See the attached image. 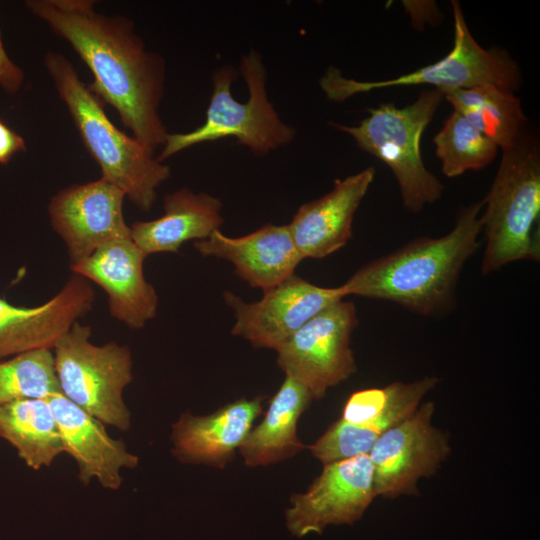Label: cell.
I'll use <instances>...</instances> for the list:
<instances>
[{"label": "cell", "instance_id": "cell-11", "mask_svg": "<svg viewBox=\"0 0 540 540\" xmlns=\"http://www.w3.org/2000/svg\"><path fill=\"white\" fill-rule=\"evenodd\" d=\"M433 401L421 403L388 429L368 452L376 497L418 495V481L436 473L450 455L448 435L435 427Z\"/></svg>", "mask_w": 540, "mask_h": 540}, {"label": "cell", "instance_id": "cell-5", "mask_svg": "<svg viewBox=\"0 0 540 540\" xmlns=\"http://www.w3.org/2000/svg\"><path fill=\"white\" fill-rule=\"evenodd\" d=\"M249 97L237 101L231 91L238 77L233 66H221L212 73V94L206 119L196 129L185 133H168L157 159L161 162L191 146L234 137L237 143L257 155L291 143L296 130L283 122L266 92L267 73L260 53L250 51L240 66Z\"/></svg>", "mask_w": 540, "mask_h": 540}, {"label": "cell", "instance_id": "cell-15", "mask_svg": "<svg viewBox=\"0 0 540 540\" xmlns=\"http://www.w3.org/2000/svg\"><path fill=\"white\" fill-rule=\"evenodd\" d=\"M146 257L131 237L120 238L103 244L70 268L104 290L114 319L141 329L156 316L159 303L156 290L144 276Z\"/></svg>", "mask_w": 540, "mask_h": 540}, {"label": "cell", "instance_id": "cell-1", "mask_svg": "<svg viewBox=\"0 0 540 540\" xmlns=\"http://www.w3.org/2000/svg\"><path fill=\"white\" fill-rule=\"evenodd\" d=\"M26 6L80 56L94 77L88 88L118 112L133 137L153 152L163 146L165 60L146 49L133 22L98 12L91 0H29Z\"/></svg>", "mask_w": 540, "mask_h": 540}, {"label": "cell", "instance_id": "cell-4", "mask_svg": "<svg viewBox=\"0 0 540 540\" xmlns=\"http://www.w3.org/2000/svg\"><path fill=\"white\" fill-rule=\"evenodd\" d=\"M482 210V274L516 261L540 260V149L528 131L502 151Z\"/></svg>", "mask_w": 540, "mask_h": 540}, {"label": "cell", "instance_id": "cell-25", "mask_svg": "<svg viewBox=\"0 0 540 540\" xmlns=\"http://www.w3.org/2000/svg\"><path fill=\"white\" fill-rule=\"evenodd\" d=\"M433 143L442 173L449 178L486 167L494 160L499 149L456 111L444 121Z\"/></svg>", "mask_w": 540, "mask_h": 540}, {"label": "cell", "instance_id": "cell-2", "mask_svg": "<svg viewBox=\"0 0 540 540\" xmlns=\"http://www.w3.org/2000/svg\"><path fill=\"white\" fill-rule=\"evenodd\" d=\"M482 209L483 200L463 206L447 234L414 238L364 264L340 285L343 296L392 302L422 316L447 312L461 271L479 247Z\"/></svg>", "mask_w": 540, "mask_h": 540}, {"label": "cell", "instance_id": "cell-19", "mask_svg": "<svg viewBox=\"0 0 540 540\" xmlns=\"http://www.w3.org/2000/svg\"><path fill=\"white\" fill-rule=\"evenodd\" d=\"M194 245L203 256L231 262L239 278L263 292L293 276L303 260L287 225L268 223L240 237H229L216 230Z\"/></svg>", "mask_w": 540, "mask_h": 540}, {"label": "cell", "instance_id": "cell-28", "mask_svg": "<svg viewBox=\"0 0 540 540\" xmlns=\"http://www.w3.org/2000/svg\"><path fill=\"white\" fill-rule=\"evenodd\" d=\"M24 149L22 137L0 121V163L8 162L15 152Z\"/></svg>", "mask_w": 540, "mask_h": 540}, {"label": "cell", "instance_id": "cell-27", "mask_svg": "<svg viewBox=\"0 0 540 540\" xmlns=\"http://www.w3.org/2000/svg\"><path fill=\"white\" fill-rule=\"evenodd\" d=\"M22 70L8 57L0 35V86L9 93L19 90L23 82Z\"/></svg>", "mask_w": 540, "mask_h": 540}, {"label": "cell", "instance_id": "cell-13", "mask_svg": "<svg viewBox=\"0 0 540 540\" xmlns=\"http://www.w3.org/2000/svg\"><path fill=\"white\" fill-rule=\"evenodd\" d=\"M223 296L234 312L232 334L275 351L316 314L345 298L340 286H318L295 274L255 302H244L232 292Z\"/></svg>", "mask_w": 540, "mask_h": 540}, {"label": "cell", "instance_id": "cell-3", "mask_svg": "<svg viewBox=\"0 0 540 540\" xmlns=\"http://www.w3.org/2000/svg\"><path fill=\"white\" fill-rule=\"evenodd\" d=\"M45 65L101 177L120 188L140 210H151L158 187L170 177V167L110 121L101 100L65 56L48 52Z\"/></svg>", "mask_w": 540, "mask_h": 540}, {"label": "cell", "instance_id": "cell-16", "mask_svg": "<svg viewBox=\"0 0 540 540\" xmlns=\"http://www.w3.org/2000/svg\"><path fill=\"white\" fill-rule=\"evenodd\" d=\"M94 301L89 281L77 274L51 299L35 307L15 306L0 297V360L53 349L72 325L92 310Z\"/></svg>", "mask_w": 540, "mask_h": 540}, {"label": "cell", "instance_id": "cell-22", "mask_svg": "<svg viewBox=\"0 0 540 540\" xmlns=\"http://www.w3.org/2000/svg\"><path fill=\"white\" fill-rule=\"evenodd\" d=\"M312 400L304 385L286 376L272 397L263 420L249 431L239 447L245 464L266 466L300 452L304 445L297 435V423Z\"/></svg>", "mask_w": 540, "mask_h": 540}, {"label": "cell", "instance_id": "cell-21", "mask_svg": "<svg viewBox=\"0 0 540 540\" xmlns=\"http://www.w3.org/2000/svg\"><path fill=\"white\" fill-rule=\"evenodd\" d=\"M222 207L215 196L181 188L164 196L162 216L133 223L130 237L146 256L176 253L185 242L205 240L220 230Z\"/></svg>", "mask_w": 540, "mask_h": 540}, {"label": "cell", "instance_id": "cell-26", "mask_svg": "<svg viewBox=\"0 0 540 540\" xmlns=\"http://www.w3.org/2000/svg\"><path fill=\"white\" fill-rule=\"evenodd\" d=\"M61 393L52 349H39L0 360V406Z\"/></svg>", "mask_w": 540, "mask_h": 540}, {"label": "cell", "instance_id": "cell-20", "mask_svg": "<svg viewBox=\"0 0 540 540\" xmlns=\"http://www.w3.org/2000/svg\"><path fill=\"white\" fill-rule=\"evenodd\" d=\"M263 398H242L208 415L183 413L172 424V454L182 463L204 464L223 469L241 446Z\"/></svg>", "mask_w": 540, "mask_h": 540}, {"label": "cell", "instance_id": "cell-17", "mask_svg": "<svg viewBox=\"0 0 540 540\" xmlns=\"http://www.w3.org/2000/svg\"><path fill=\"white\" fill-rule=\"evenodd\" d=\"M46 399L59 428L63 452L77 463L79 481L88 486L96 480L105 489L118 490L123 482L121 471L135 468L138 456L128 451L124 441L111 437L106 425L61 393Z\"/></svg>", "mask_w": 540, "mask_h": 540}, {"label": "cell", "instance_id": "cell-18", "mask_svg": "<svg viewBox=\"0 0 540 540\" xmlns=\"http://www.w3.org/2000/svg\"><path fill=\"white\" fill-rule=\"evenodd\" d=\"M375 177L367 167L343 179L322 197L302 204L287 225L301 258H324L352 237L355 213Z\"/></svg>", "mask_w": 540, "mask_h": 540}, {"label": "cell", "instance_id": "cell-23", "mask_svg": "<svg viewBox=\"0 0 540 540\" xmlns=\"http://www.w3.org/2000/svg\"><path fill=\"white\" fill-rule=\"evenodd\" d=\"M441 92L454 111L464 116L502 151L514 147L527 131L521 100L512 91L484 84Z\"/></svg>", "mask_w": 540, "mask_h": 540}, {"label": "cell", "instance_id": "cell-7", "mask_svg": "<svg viewBox=\"0 0 540 540\" xmlns=\"http://www.w3.org/2000/svg\"><path fill=\"white\" fill-rule=\"evenodd\" d=\"M451 7L454 42L446 56L410 73L378 81L348 78L338 68L329 67L319 80L326 97L330 101L343 102L373 90L424 84L440 91L489 84L515 93L521 85L517 63L502 49L483 48L471 34L460 3L452 0Z\"/></svg>", "mask_w": 540, "mask_h": 540}, {"label": "cell", "instance_id": "cell-6", "mask_svg": "<svg viewBox=\"0 0 540 540\" xmlns=\"http://www.w3.org/2000/svg\"><path fill=\"white\" fill-rule=\"evenodd\" d=\"M443 100L440 90L426 89L404 107L385 103L367 109L368 116L357 125L329 123L389 167L403 206L413 214L437 202L444 191L442 182L426 168L420 150L422 135Z\"/></svg>", "mask_w": 540, "mask_h": 540}, {"label": "cell", "instance_id": "cell-10", "mask_svg": "<svg viewBox=\"0 0 540 540\" xmlns=\"http://www.w3.org/2000/svg\"><path fill=\"white\" fill-rule=\"evenodd\" d=\"M438 382L437 377L426 376L355 391L347 399L341 418L309 450L323 465L368 454L377 439L411 415Z\"/></svg>", "mask_w": 540, "mask_h": 540}, {"label": "cell", "instance_id": "cell-8", "mask_svg": "<svg viewBox=\"0 0 540 540\" xmlns=\"http://www.w3.org/2000/svg\"><path fill=\"white\" fill-rule=\"evenodd\" d=\"M79 321L53 347L60 392L104 425L127 431L131 413L123 393L133 379L130 349L112 341L95 345Z\"/></svg>", "mask_w": 540, "mask_h": 540}, {"label": "cell", "instance_id": "cell-12", "mask_svg": "<svg viewBox=\"0 0 540 540\" xmlns=\"http://www.w3.org/2000/svg\"><path fill=\"white\" fill-rule=\"evenodd\" d=\"M368 454L325 464L306 492L293 494L285 511L293 536L321 534L328 525L360 520L375 498Z\"/></svg>", "mask_w": 540, "mask_h": 540}, {"label": "cell", "instance_id": "cell-24", "mask_svg": "<svg viewBox=\"0 0 540 540\" xmlns=\"http://www.w3.org/2000/svg\"><path fill=\"white\" fill-rule=\"evenodd\" d=\"M0 437L33 470L49 467L63 452L61 435L46 398L0 406Z\"/></svg>", "mask_w": 540, "mask_h": 540}, {"label": "cell", "instance_id": "cell-14", "mask_svg": "<svg viewBox=\"0 0 540 540\" xmlns=\"http://www.w3.org/2000/svg\"><path fill=\"white\" fill-rule=\"evenodd\" d=\"M125 198L120 188L102 177L66 187L51 198L50 223L66 245L70 265L109 241L130 237L123 213Z\"/></svg>", "mask_w": 540, "mask_h": 540}, {"label": "cell", "instance_id": "cell-9", "mask_svg": "<svg viewBox=\"0 0 540 540\" xmlns=\"http://www.w3.org/2000/svg\"><path fill=\"white\" fill-rule=\"evenodd\" d=\"M358 325L353 302L338 300L306 322L277 350V364L286 376L304 385L320 400L329 388L357 370L350 346Z\"/></svg>", "mask_w": 540, "mask_h": 540}]
</instances>
